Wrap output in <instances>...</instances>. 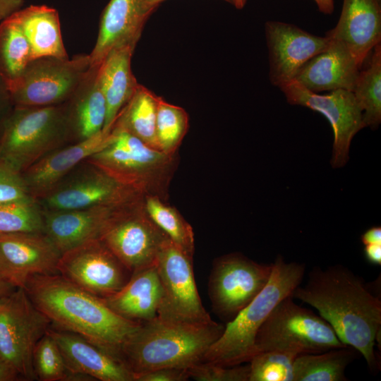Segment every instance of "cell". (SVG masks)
I'll return each instance as SVG.
<instances>
[{
  "instance_id": "obj_39",
  "label": "cell",
  "mask_w": 381,
  "mask_h": 381,
  "mask_svg": "<svg viewBox=\"0 0 381 381\" xmlns=\"http://www.w3.org/2000/svg\"><path fill=\"white\" fill-rule=\"evenodd\" d=\"M189 374L187 368H161L133 374V381H186Z\"/></svg>"
},
{
  "instance_id": "obj_44",
  "label": "cell",
  "mask_w": 381,
  "mask_h": 381,
  "mask_svg": "<svg viewBox=\"0 0 381 381\" xmlns=\"http://www.w3.org/2000/svg\"><path fill=\"white\" fill-rule=\"evenodd\" d=\"M361 240L364 245L381 243V227H370L361 235Z\"/></svg>"
},
{
  "instance_id": "obj_49",
  "label": "cell",
  "mask_w": 381,
  "mask_h": 381,
  "mask_svg": "<svg viewBox=\"0 0 381 381\" xmlns=\"http://www.w3.org/2000/svg\"><path fill=\"white\" fill-rule=\"evenodd\" d=\"M3 128H4V120H0V142L1 138L3 133Z\"/></svg>"
},
{
  "instance_id": "obj_45",
  "label": "cell",
  "mask_w": 381,
  "mask_h": 381,
  "mask_svg": "<svg viewBox=\"0 0 381 381\" xmlns=\"http://www.w3.org/2000/svg\"><path fill=\"white\" fill-rule=\"evenodd\" d=\"M317 5L319 10L325 14H331L334 11L333 0H318Z\"/></svg>"
},
{
  "instance_id": "obj_15",
  "label": "cell",
  "mask_w": 381,
  "mask_h": 381,
  "mask_svg": "<svg viewBox=\"0 0 381 381\" xmlns=\"http://www.w3.org/2000/svg\"><path fill=\"white\" fill-rule=\"evenodd\" d=\"M58 274L99 297L111 296L128 282L132 272L98 238L63 253Z\"/></svg>"
},
{
  "instance_id": "obj_48",
  "label": "cell",
  "mask_w": 381,
  "mask_h": 381,
  "mask_svg": "<svg viewBox=\"0 0 381 381\" xmlns=\"http://www.w3.org/2000/svg\"><path fill=\"white\" fill-rule=\"evenodd\" d=\"M246 1L247 0H236L234 6L238 9H241L245 6Z\"/></svg>"
},
{
  "instance_id": "obj_19",
  "label": "cell",
  "mask_w": 381,
  "mask_h": 381,
  "mask_svg": "<svg viewBox=\"0 0 381 381\" xmlns=\"http://www.w3.org/2000/svg\"><path fill=\"white\" fill-rule=\"evenodd\" d=\"M47 332L56 341L70 372L80 380L133 381V373L119 359L78 334L59 327Z\"/></svg>"
},
{
  "instance_id": "obj_1",
  "label": "cell",
  "mask_w": 381,
  "mask_h": 381,
  "mask_svg": "<svg viewBox=\"0 0 381 381\" xmlns=\"http://www.w3.org/2000/svg\"><path fill=\"white\" fill-rule=\"evenodd\" d=\"M308 277L291 296L315 308L344 344L356 349L372 370L378 368L374 346L381 327L380 297L341 265L315 266Z\"/></svg>"
},
{
  "instance_id": "obj_21",
  "label": "cell",
  "mask_w": 381,
  "mask_h": 381,
  "mask_svg": "<svg viewBox=\"0 0 381 381\" xmlns=\"http://www.w3.org/2000/svg\"><path fill=\"white\" fill-rule=\"evenodd\" d=\"M109 133L102 131L84 140L59 147L23 171L21 174L30 195L37 199L47 193L78 164L102 148Z\"/></svg>"
},
{
  "instance_id": "obj_4",
  "label": "cell",
  "mask_w": 381,
  "mask_h": 381,
  "mask_svg": "<svg viewBox=\"0 0 381 381\" xmlns=\"http://www.w3.org/2000/svg\"><path fill=\"white\" fill-rule=\"evenodd\" d=\"M306 265L286 262L278 255L273 262L270 278L263 289L231 321L221 336L205 352L201 362L233 366L248 362L256 355L255 337L273 308L291 296L301 284Z\"/></svg>"
},
{
  "instance_id": "obj_18",
  "label": "cell",
  "mask_w": 381,
  "mask_h": 381,
  "mask_svg": "<svg viewBox=\"0 0 381 381\" xmlns=\"http://www.w3.org/2000/svg\"><path fill=\"white\" fill-rule=\"evenodd\" d=\"M158 6L146 0H110L102 13L96 43L89 54L90 66L99 65L114 49H135Z\"/></svg>"
},
{
  "instance_id": "obj_3",
  "label": "cell",
  "mask_w": 381,
  "mask_h": 381,
  "mask_svg": "<svg viewBox=\"0 0 381 381\" xmlns=\"http://www.w3.org/2000/svg\"><path fill=\"white\" fill-rule=\"evenodd\" d=\"M224 329L213 320L189 323L157 316L140 324L122 346L119 360L133 375L161 368L188 369L202 361Z\"/></svg>"
},
{
  "instance_id": "obj_12",
  "label": "cell",
  "mask_w": 381,
  "mask_h": 381,
  "mask_svg": "<svg viewBox=\"0 0 381 381\" xmlns=\"http://www.w3.org/2000/svg\"><path fill=\"white\" fill-rule=\"evenodd\" d=\"M155 266L162 289L158 318L189 323L212 320L198 294L193 274V258L167 238L158 252Z\"/></svg>"
},
{
  "instance_id": "obj_29",
  "label": "cell",
  "mask_w": 381,
  "mask_h": 381,
  "mask_svg": "<svg viewBox=\"0 0 381 381\" xmlns=\"http://www.w3.org/2000/svg\"><path fill=\"white\" fill-rule=\"evenodd\" d=\"M359 352L346 345L317 353L298 355L293 381H346L345 370Z\"/></svg>"
},
{
  "instance_id": "obj_43",
  "label": "cell",
  "mask_w": 381,
  "mask_h": 381,
  "mask_svg": "<svg viewBox=\"0 0 381 381\" xmlns=\"http://www.w3.org/2000/svg\"><path fill=\"white\" fill-rule=\"evenodd\" d=\"M21 376L16 369L8 361L0 358V381H14Z\"/></svg>"
},
{
  "instance_id": "obj_41",
  "label": "cell",
  "mask_w": 381,
  "mask_h": 381,
  "mask_svg": "<svg viewBox=\"0 0 381 381\" xmlns=\"http://www.w3.org/2000/svg\"><path fill=\"white\" fill-rule=\"evenodd\" d=\"M23 3V0H0V21L20 9Z\"/></svg>"
},
{
  "instance_id": "obj_26",
  "label": "cell",
  "mask_w": 381,
  "mask_h": 381,
  "mask_svg": "<svg viewBox=\"0 0 381 381\" xmlns=\"http://www.w3.org/2000/svg\"><path fill=\"white\" fill-rule=\"evenodd\" d=\"M134 49L128 47L114 49L99 64L98 77L107 107L104 133H110L119 113L139 85L131 66Z\"/></svg>"
},
{
  "instance_id": "obj_27",
  "label": "cell",
  "mask_w": 381,
  "mask_h": 381,
  "mask_svg": "<svg viewBox=\"0 0 381 381\" xmlns=\"http://www.w3.org/2000/svg\"><path fill=\"white\" fill-rule=\"evenodd\" d=\"M10 17L19 25L30 47L32 59H68L57 11L44 6L20 8Z\"/></svg>"
},
{
  "instance_id": "obj_42",
  "label": "cell",
  "mask_w": 381,
  "mask_h": 381,
  "mask_svg": "<svg viewBox=\"0 0 381 381\" xmlns=\"http://www.w3.org/2000/svg\"><path fill=\"white\" fill-rule=\"evenodd\" d=\"M366 260L373 265H381V243L365 245L363 249Z\"/></svg>"
},
{
  "instance_id": "obj_30",
  "label": "cell",
  "mask_w": 381,
  "mask_h": 381,
  "mask_svg": "<svg viewBox=\"0 0 381 381\" xmlns=\"http://www.w3.org/2000/svg\"><path fill=\"white\" fill-rule=\"evenodd\" d=\"M33 60L28 42L9 16L0 24V73L11 88Z\"/></svg>"
},
{
  "instance_id": "obj_31",
  "label": "cell",
  "mask_w": 381,
  "mask_h": 381,
  "mask_svg": "<svg viewBox=\"0 0 381 381\" xmlns=\"http://www.w3.org/2000/svg\"><path fill=\"white\" fill-rule=\"evenodd\" d=\"M368 66L360 71L353 90L363 111L365 127L376 129L381 122V44L373 49Z\"/></svg>"
},
{
  "instance_id": "obj_33",
  "label": "cell",
  "mask_w": 381,
  "mask_h": 381,
  "mask_svg": "<svg viewBox=\"0 0 381 381\" xmlns=\"http://www.w3.org/2000/svg\"><path fill=\"white\" fill-rule=\"evenodd\" d=\"M188 127L189 117L186 111L159 97L155 123L158 150L169 155L178 153Z\"/></svg>"
},
{
  "instance_id": "obj_24",
  "label": "cell",
  "mask_w": 381,
  "mask_h": 381,
  "mask_svg": "<svg viewBox=\"0 0 381 381\" xmlns=\"http://www.w3.org/2000/svg\"><path fill=\"white\" fill-rule=\"evenodd\" d=\"M98 66H90L69 99L64 102L71 143L102 132L107 114Z\"/></svg>"
},
{
  "instance_id": "obj_32",
  "label": "cell",
  "mask_w": 381,
  "mask_h": 381,
  "mask_svg": "<svg viewBox=\"0 0 381 381\" xmlns=\"http://www.w3.org/2000/svg\"><path fill=\"white\" fill-rule=\"evenodd\" d=\"M144 205L149 217L168 238L193 258L195 251L193 230L178 210L167 201L152 195H144Z\"/></svg>"
},
{
  "instance_id": "obj_2",
  "label": "cell",
  "mask_w": 381,
  "mask_h": 381,
  "mask_svg": "<svg viewBox=\"0 0 381 381\" xmlns=\"http://www.w3.org/2000/svg\"><path fill=\"white\" fill-rule=\"evenodd\" d=\"M24 289L51 323L79 334L119 360L122 346L140 324L121 317L100 298L58 273L35 275Z\"/></svg>"
},
{
  "instance_id": "obj_25",
  "label": "cell",
  "mask_w": 381,
  "mask_h": 381,
  "mask_svg": "<svg viewBox=\"0 0 381 381\" xmlns=\"http://www.w3.org/2000/svg\"><path fill=\"white\" fill-rule=\"evenodd\" d=\"M162 296V289L155 263L133 272L121 289L100 298L121 317L143 323L157 316Z\"/></svg>"
},
{
  "instance_id": "obj_47",
  "label": "cell",
  "mask_w": 381,
  "mask_h": 381,
  "mask_svg": "<svg viewBox=\"0 0 381 381\" xmlns=\"http://www.w3.org/2000/svg\"><path fill=\"white\" fill-rule=\"evenodd\" d=\"M146 1L151 4L159 5L161 2L164 1V0H146ZM224 1L231 4H233L234 6L235 5L236 0H224Z\"/></svg>"
},
{
  "instance_id": "obj_17",
  "label": "cell",
  "mask_w": 381,
  "mask_h": 381,
  "mask_svg": "<svg viewBox=\"0 0 381 381\" xmlns=\"http://www.w3.org/2000/svg\"><path fill=\"white\" fill-rule=\"evenodd\" d=\"M265 33L269 51L270 80L279 88L294 80L306 62L330 44L326 35L316 36L284 22L267 21Z\"/></svg>"
},
{
  "instance_id": "obj_5",
  "label": "cell",
  "mask_w": 381,
  "mask_h": 381,
  "mask_svg": "<svg viewBox=\"0 0 381 381\" xmlns=\"http://www.w3.org/2000/svg\"><path fill=\"white\" fill-rule=\"evenodd\" d=\"M121 184L168 202L178 153L167 155L123 130L112 128L105 145L86 159Z\"/></svg>"
},
{
  "instance_id": "obj_50",
  "label": "cell",
  "mask_w": 381,
  "mask_h": 381,
  "mask_svg": "<svg viewBox=\"0 0 381 381\" xmlns=\"http://www.w3.org/2000/svg\"><path fill=\"white\" fill-rule=\"evenodd\" d=\"M315 1V3L318 4V0H314Z\"/></svg>"
},
{
  "instance_id": "obj_13",
  "label": "cell",
  "mask_w": 381,
  "mask_h": 381,
  "mask_svg": "<svg viewBox=\"0 0 381 381\" xmlns=\"http://www.w3.org/2000/svg\"><path fill=\"white\" fill-rule=\"evenodd\" d=\"M138 193L85 159L35 200L42 210L58 211L114 205Z\"/></svg>"
},
{
  "instance_id": "obj_34",
  "label": "cell",
  "mask_w": 381,
  "mask_h": 381,
  "mask_svg": "<svg viewBox=\"0 0 381 381\" xmlns=\"http://www.w3.org/2000/svg\"><path fill=\"white\" fill-rule=\"evenodd\" d=\"M32 365L35 378L41 381L79 380L68 370L56 341L47 331L34 348Z\"/></svg>"
},
{
  "instance_id": "obj_10",
  "label": "cell",
  "mask_w": 381,
  "mask_h": 381,
  "mask_svg": "<svg viewBox=\"0 0 381 381\" xmlns=\"http://www.w3.org/2000/svg\"><path fill=\"white\" fill-rule=\"evenodd\" d=\"M273 263H258L240 253L216 258L208 281L212 310L231 321L267 284Z\"/></svg>"
},
{
  "instance_id": "obj_37",
  "label": "cell",
  "mask_w": 381,
  "mask_h": 381,
  "mask_svg": "<svg viewBox=\"0 0 381 381\" xmlns=\"http://www.w3.org/2000/svg\"><path fill=\"white\" fill-rule=\"evenodd\" d=\"M189 377L198 381H249L250 365L223 366L200 362L188 368Z\"/></svg>"
},
{
  "instance_id": "obj_38",
  "label": "cell",
  "mask_w": 381,
  "mask_h": 381,
  "mask_svg": "<svg viewBox=\"0 0 381 381\" xmlns=\"http://www.w3.org/2000/svg\"><path fill=\"white\" fill-rule=\"evenodd\" d=\"M33 198L21 173L0 162V202H11Z\"/></svg>"
},
{
  "instance_id": "obj_7",
  "label": "cell",
  "mask_w": 381,
  "mask_h": 381,
  "mask_svg": "<svg viewBox=\"0 0 381 381\" xmlns=\"http://www.w3.org/2000/svg\"><path fill=\"white\" fill-rule=\"evenodd\" d=\"M255 344L257 353L281 351L297 355L346 346L324 318L298 305L291 296L273 308L258 331Z\"/></svg>"
},
{
  "instance_id": "obj_36",
  "label": "cell",
  "mask_w": 381,
  "mask_h": 381,
  "mask_svg": "<svg viewBox=\"0 0 381 381\" xmlns=\"http://www.w3.org/2000/svg\"><path fill=\"white\" fill-rule=\"evenodd\" d=\"M297 356L281 351L257 353L249 361V381H293L294 363Z\"/></svg>"
},
{
  "instance_id": "obj_9",
  "label": "cell",
  "mask_w": 381,
  "mask_h": 381,
  "mask_svg": "<svg viewBox=\"0 0 381 381\" xmlns=\"http://www.w3.org/2000/svg\"><path fill=\"white\" fill-rule=\"evenodd\" d=\"M50 324L24 289L16 288L0 296V358L11 363L23 380L35 378L33 350Z\"/></svg>"
},
{
  "instance_id": "obj_22",
  "label": "cell",
  "mask_w": 381,
  "mask_h": 381,
  "mask_svg": "<svg viewBox=\"0 0 381 381\" xmlns=\"http://www.w3.org/2000/svg\"><path fill=\"white\" fill-rule=\"evenodd\" d=\"M361 69L344 44L330 40L329 47L306 62L294 80L316 93L337 89L352 92Z\"/></svg>"
},
{
  "instance_id": "obj_23",
  "label": "cell",
  "mask_w": 381,
  "mask_h": 381,
  "mask_svg": "<svg viewBox=\"0 0 381 381\" xmlns=\"http://www.w3.org/2000/svg\"><path fill=\"white\" fill-rule=\"evenodd\" d=\"M115 205L69 210H42L44 234L61 255L89 240L98 238Z\"/></svg>"
},
{
  "instance_id": "obj_40",
  "label": "cell",
  "mask_w": 381,
  "mask_h": 381,
  "mask_svg": "<svg viewBox=\"0 0 381 381\" xmlns=\"http://www.w3.org/2000/svg\"><path fill=\"white\" fill-rule=\"evenodd\" d=\"M13 107L9 86L0 73V120H4Z\"/></svg>"
},
{
  "instance_id": "obj_11",
  "label": "cell",
  "mask_w": 381,
  "mask_h": 381,
  "mask_svg": "<svg viewBox=\"0 0 381 381\" xmlns=\"http://www.w3.org/2000/svg\"><path fill=\"white\" fill-rule=\"evenodd\" d=\"M90 67L89 54L71 59L42 57L32 60L10 88L13 106L46 107L66 102Z\"/></svg>"
},
{
  "instance_id": "obj_8",
  "label": "cell",
  "mask_w": 381,
  "mask_h": 381,
  "mask_svg": "<svg viewBox=\"0 0 381 381\" xmlns=\"http://www.w3.org/2000/svg\"><path fill=\"white\" fill-rule=\"evenodd\" d=\"M133 273L155 263L168 238L153 222L144 205V195L115 205L98 236Z\"/></svg>"
},
{
  "instance_id": "obj_35",
  "label": "cell",
  "mask_w": 381,
  "mask_h": 381,
  "mask_svg": "<svg viewBox=\"0 0 381 381\" xmlns=\"http://www.w3.org/2000/svg\"><path fill=\"white\" fill-rule=\"evenodd\" d=\"M44 233L43 212L35 198L0 202V234Z\"/></svg>"
},
{
  "instance_id": "obj_46",
  "label": "cell",
  "mask_w": 381,
  "mask_h": 381,
  "mask_svg": "<svg viewBox=\"0 0 381 381\" xmlns=\"http://www.w3.org/2000/svg\"><path fill=\"white\" fill-rule=\"evenodd\" d=\"M14 289L16 288L0 277V296L8 294Z\"/></svg>"
},
{
  "instance_id": "obj_14",
  "label": "cell",
  "mask_w": 381,
  "mask_h": 381,
  "mask_svg": "<svg viewBox=\"0 0 381 381\" xmlns=\"http://www.w3.org/2000/svg\"><path fill=\"white\" fill-rule=\"evenodd\" d=\"M280 89L290 104L309 108L322 114L328 120L334 134L331 164L334 169L344 167L349 159L352 139L360 130L365 128L363 111L353 92L337 89L320 95L295 80Z\"/></svg>"
},
{
  "instance_id": "obj_6",
  "label": "cell",
  "mask_w": 381,
  "mask_h": 381,
  "mask_svg": "<svg viewBox=\"0 0 381 381\" xmlns=\"http://www.w3.org/2000/svg\"><path fill=\"white\" fill-rule=\"evenodd\" d=\"M71 143L64 103L14 106L4 119L0 162L22 173L45 155Z\"/></svg>"
},
{
  "instance_id": "obj_28",
  "label": "cell",
  "mask_w": 381,
  "mask_h": 381,
  "mask_svg": "<svg viewBox=\"0 0 381 381\" xmlns=\"http://www.w3.org/2000/svg\"><path fill=\"white\" fill-rule=\"evenodd\" d=\"M158 99L159 96L139 84L119 113L111 129L126 131L148 146L158 150L155 136Z\"/></svg>"
},
{
  "instance_id": "obj_20",
  "label": "cell",
  "mask_w": 381,
  "mask_h": 381,
  "mask_svg": "<svg viewBox=\"0 0 381 381\" xmlns=\"http://www.w3.org/2000/svg\"><path fill=\"white\" fill-rule=\"evenodd\" d=\"M326 36L344 44L362 67L381 41L380 0H343L338 23Z\"/></svg>"
},
{
  "instance_id": "obj_16",
  "label": "cell",
  "mask_w": 381,
  "mask_h": 381,
  "mask_svg": "<svg viewBox=\"0 0 381 381\" xmlns=\"http://www.w3.org/2000/svg\"><path fill=\"white\" fill-rule=\"evenodd\" d=\"M60 252L44 233L0 234V277L24 289L37 274H56Z\"/></svg>"
}]
</instances>
